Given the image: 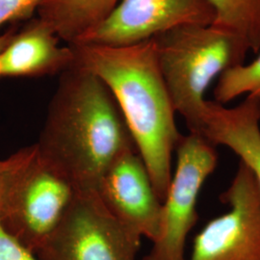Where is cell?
<instances>
[{
  "instance_id": "2",
  "label": "cell",
  "mask_w": 260,
  "mask_h": 260,
  "mask_svg": "<svg viewBox=\"0 0 260 260\" xmlns=\"http://www.w3.org/2000/svg\"><path fill=\"white\" fill-rule=\"evenodd\" d=\"M70 46L75 65L99 76L111 91L163 203L173 176V154L182 134L152 39L123 47Z\"/></svg>"
},
{
  "instance_id": "6",
  "label": "cell",
  "mask_w": 260,
  "mask_h": 260,
  "mask_svg": "<svg viewBox=\"0 0 260 260\" xmlns=\"http://www.w3.org/2000/svg\"><path fill=\"white\" fill-rule=\"evenodd\" d=\"M177 165L162 205L160 235L143 260H187L186 241L199 219L198 199L217 167L216 146L199 133L182 135Z\"/></svg>"
},
{
  "instance_id": "12",
  "label": "cell",
  "mask_w": 260,
  "mask_h": 260,
  "mask_svg": "<svg viewBox=\"0 0 260 260\" xmlns=\"http://www.w3.org/2000/svg\"><path fill=\"white\" fill-rule=\"evenodd\" d=\"M119 2L120 0H42L38 7V18L46 21L60 40L74 45L107 19Z\"/></svg>"
},
{
  "instance_id": "4",
  "label": "cell",
  "mask_w": 260,
  "mask_h": 260,
  "mask_svg": "<svg viewBox=\"0 0 260 260\" xmlns=\"http://www.w3.org/2000/svg\"><path fill=\"white\" fill-rule=\"evenodd\" d=\"M75 195L74 187L43 158L36 144L3 160L0 223L36 254Z\"/></svg>"
},
{
  "instance_id": "17",
  "label": "cell",
  "mask_w": 260,
  "mask_h": 260,
  "mask_svg": "<svg viewBox=\"0 0 260 260\" xmlns=\"http://www.w3.org/2000/svg\"><path fill=\"white\" fill-rule=\"evenodd\" d=\"M16 28L12 27L8 31H6L5 33L0 35V54L2 52V50L4 49V47H6V45L9 43L11 38L13 37V35L16 33Z\"/></svg>"
},
{
  "instance_id": "11",
  "label": "cell",
  "mask_w": 260,
  "mask_h": 260,
  "mask_svg": "<svg viewBox=\"0 0 260 260\" xmlns=\"http://www.w3.org/2000/svg\"><path fill=\"white\" fill-rule=\"evenodd\" d=\"M202 135L233 150L251 170L260 192V98L247 95L234 107L206 101Z\"/></svg>"
},
{
  "instance_id": "14",
  "label": "cell",
  "mask_w": 260,
  "mask_h": 260,
  "mask_svg": "<svg viewBox=\"0 0 260 260\" xmlns=\"http://www.w3.org/2000/svg\"><path fill=\"white\" fill-rule=\"evenodd\" d=\"M244 94L260 98V52L251 63L233 67L220 75L214 102L224 105Z\"/></svg>"
},
{
  "instance_id": "5",
  "label": "cell",
  "mask_w": 260,
  "mask_h": 260,
  "mask_svg": "<svg viewBox=\"0 0 260 260\" xmlns=\"http://www.w3.org/2000/svg\"><path fill=\"white\" fill-rule=\"evenodd\" d=\"M141 238L108 212L95 192H75L37 255L42 260H137Z\"/></svg>"
},
{
  "instance_id": "7",
  "label": "cell",
  "mask_w": 260,
  "mask_h": 260,
  "mask_svg": "<svg viewBox=\"0 0 260 260\" xmlns=\"http://www.w3.org/2000/svg\"><path fill=\"white\" fill-rule=\"evenodd\" d=\"M221 201L231 209L205 224L187 260H260L259 189L241 161Z\"/></svg>"
},
{
  "instance_id": "16",
  "label": "cell",
  "mask_w": 260,
  "mask_h": 260,
  "mask_svg": "<svg viewBox=\"0 0 260 260\" xmlns=\"http://www.w3.org/2000/svg\"><path fill=\"white\" fill-rule=\"evenodd\" d=\"M0 260H42L10 234L0 223Z\"/></svg>"
},
{
  "instance_id": "3",
  "label": "cell",
  "mask_w": 260,
  "mask_h": 260,
  "mask_svg": "<svg viewBox=\"0 0 260 260\" xmlns=\"http://www.w3.org/2000/svg\"><path fill=\"white\" fill-rule=\"evenodd\" d=\"M152 41L176 113L189 132L201 134L207 89L225 71L244 64L248 48L212 23L174 28Z\"/></svg>"
},
{
  "instance_id": "15",
  "label": "cell",
  "mask_w": 260,
  "mask_h": 260,
  "mask_svg": "<svg viewBox=\"0 0 260 260\" xmlns=\"http://www.w3.org/2000/svg\"><path fill=\"white\" fill-rule=\"evenodd\" d=\"M42 0H0V26L18 20L30 19Z\"/></svg>"
},
{
  "instance_id": "1",
  "label": "cell",
  "mask_w": 260,
  "mask_h": 260,
  "mask_svg": "<svg viewBox=\"0 0 260 260\" xmlns=\"http://www.w3.org/2000/svg\"><path fill=\"white\" fill-rule=\"evenodd\" d=\"M36 145L75 192H94L117 158L137 150L109 88L77 65L60 75Z\"/></svg>"
},
{
  "instance_id": "18",
  "label": "cell",
  "mask_w": 260,
  "mask_h": 260,
  "mask_svg": "<svg viewBox=\"0 0 260 260\" xmlns=\"http://www.w3.org/2000/svg\"><path fill=\"white\" fill-rule=\"evenodd\" d=\"M2 188H3V160H0V205L2 198Z\"/></svg>"
},
{
  "instance_id": "13",
  "label": "cell",
  "mask_w": 260,
  "mask_h": 260,
  "mask_svg": "<svg viewBox=\"0 0 260 260\" xmlns=\"http://www.w3.org/2000/svg\"><path fill=\"white\" fill-rule=\"evenodd\" d=\"M212 24L238 38L249 52H260V0H207Z\"/></svg>"
},
{
  "instance_id": "9",
  "label": "cell",
  "mask_w": 260,
  "mask_h": 260,
  "mask_svg": "<svg viewBox=\"0 0 260 260\" xmlns=\"http://www.w3.org/2000/svg\"><path fill=\"white\" fill-rule=\"evenodd\" d=\"M94 192L108 212L126 229L152 243L159 237L163 203L137 150L117 158Z\"/></svg>"
},
{
  "instance_id": "8",
  "label": "cell",
  "mask_w": 260,
  "mask_h": 260,
  "mask_svg": "<svg viewBox=\"0 0 260 260\" xmlns=\"http://www.w3.org/2000/svg\"><path fill=\"white\" fill-rule=\"evenodd\" d=\"M213 20L207 0H120L107 19L75 44L131 46L174 28L208 25Z\"/></svg>"
},
{
  "instance_id": "10",
  "label": "cell",
  "mask_w": 260,
  "mask_h": 260,
  "mask_svg": "<svg viewBox=\"0 0 260 260\" xmlns=\"http://www.w3.org/2000/svg\"><path fill=\"white\" fill-rule=\"evenodd\" d=\"M60 38L46 21L31 19L16 31L0 54V77H44L62 74L75 65L70 45L61 47Z\"/></svg>"
}]
</instances>
